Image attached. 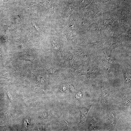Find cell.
<instances>
[{"instance_id":"9c48e42d","label":"cell","mask_w":131,"mask_h":131,"mask_svg":"<svg viewBox=\"0 0 131 131\" xmlns=\"http://www.w3.org/2000/svg\"><path fill=\"white\" fill-rule=\"evenodd\" d=\"M29 121L28 119H26L25 120L24 125L26 127L28 126L29 125Z\"/></svg>"},{"instance_id":"5b68a950","label":"cell","mask_w":131,"mask_h":131,"mask_svg":"<svg viewBox=\"0 0 131 131\" xmlns=\"http://www.w3.org/2000/svg\"><path fill=\"white\" fill-rule=\"evenodd\" d=\"M110 119L111 123L114 127H115L117 121L121 116L119 113H111L110 115Z\"/></svg>"},{"instance_id":"8992f818","label":"cell","mask_w":131,"mask_h":131,"mask_svg":"<svg viewBox=\"0 0 131 131\" xmlns=\"http://www.w3.org/2000/svg\"><path fill=\"white\" fill-rule=\"evenodd\" d=\"M113 0H98V3H101L103 5H108Z\"/></svg>"},{"instance_id":"52a82bcc","label":"cell","mask_w":131,"mask_h":131,"mask_svg":"<svg viewBox=\"0 0 131 131\" xmlns=\"http://www.w3.org/2000/svg\"><path fill=\"white\" fill-rule=\"evenodd\" d=\"M104 42V41H98L91 42L90 43L103 47Z\"/></svg>"},{"instance_id":"7a4b0ae2","label":"cell","mask_w":131,"mask_h":131,"mask_svg":"<svg viewBox=\"0 0 131 131\" xmlns=\"http://www.w3.org/2000/svg\"><path fill=\"white\" fill-rule=\"evenodd\" d=\"M119 22L123 33L127 31L131 25V0H123L121 4Z\"/></svg>"},{"instance_id":"6da1fadb","label":"cell","mask_w":131,"mask_h":131,"mask_svg":"<svg viewBox=\"0 0 131 131\" xmlns=\"http://www.w3.org/2000/svg\"><path fill=\"white\" fill-rule=\"evenodd\" d=\"M121 8H109L98 14L99 20V33L103 35L114 32L115 26L119 22Z\"/></svg>"},{"instance_id":"277c9868","label":"cell","mask_w":131,"mask_h":131,"mask_svg":"<svg viewBox=\"0 0 131 131\" xmlns=\"http://www.w3.org/2000/svg\"><path fill=\"white\" fill-rule=\"evenodd\" d=\"M92 106V105L87 106L78 107L81 112V120L82 124L85 123L87 114Z\"/></svg>"},{"instance_id":"3957f363","label":"cell","mask_w":131,"mask_h":131,"mask_svg":"<svg viewBox=\"0 0 131 131\" xmlns=\"http://www.w3.org/2000/svg\"><path fill=\"white\" fill-rule=\"evenodd\" d=\"M95 0H93L87 8V14L88 19L90 20L93 19L96 15L102 11L109 9L107 8L99 9L97 7V5L98 4H96Z\"/></svg>"},{"instance_id":"ba28073f","label":"cell","mask_w":131,"mask_h":131,"mask_svg":"<svg viewBox=\"0 0 131 131\" xmlns=\"http://www.w3.org/2000/svg\"><path fill=\"white\" fill-rule=\"evenodd\" d=\"M82 96V93L81 92H79L76 94L75 97L77 99L81 98Z\"/></svg>"}]
</instances>
